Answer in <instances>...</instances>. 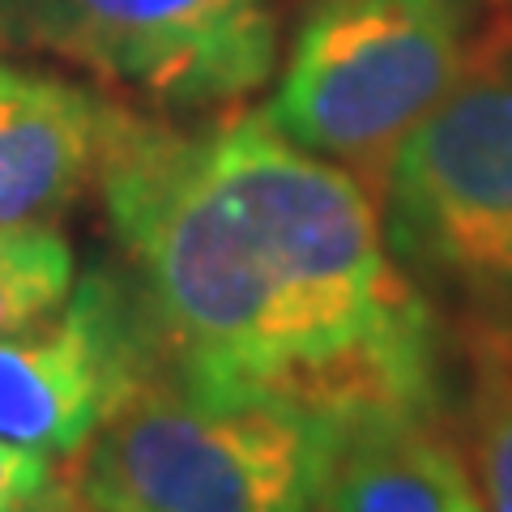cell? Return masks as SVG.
<instances>
[{
    "instance_id": "2",
    "label": "cell",
    "mask_w": 512,
    "mask_h": 512,
    "mask_svg": "<svg viewBox=\"0 0 512 512\" xmlns=\"http://www.w3.org/2000/svg\"><path fill=\"white\" fill-rule=\"evenodd\" d=\"M338 427L150 367L73 457L94 512H316Z\"/></svg>"
},
{
    "instance_id": "8",
    "label": "cell",
    "mask_w": 512,
    "mask_h": 512,
    "mask_svg": "<svg viewBox=\"0 0 512 512\" xmlns=\"http://www.w3.org/2000/svg\"><path fill=\"white\" fill-rule=\"evenodd\" d=\"M316 512H487L444 414H393L338 431Z\"/></svg>"
},
{
    "instance_id": "12",
    "label": "cell",
    "mask_w": 512,
    "mask_h": 512,
    "mask_svg": "<svg viewBox=\"0 0 512 512\" xmlns=\"http://www.w3.org/2000/svg\"><path fill=\"white\" fill-rule=\"evenodd\" d=\"M35 5V0H0V43H5V35H9V26L22 18V13Z\"/></svg>"
},
{
    "instance_id": "4",
    "label": "cell",
    "mask_w": 512,
    "mask_h": 512,
    "mask_svg": "<svg viewBox=\"0 0 512 512\" xmlns=\"http://www.w3.org/2000/svg\"><path fill=\"white\" fill-rule=\"evenodd\" d=\"M470 0H312L265 116L282 137L384 184L470 56Z\"/></svg>"
},
{
    "instance_id": "7",
    "label": "cell",
    "mask_w": 512,
    "mask_h": 512,
    "mask_svg": "<svg viewBox=\"0 0 512 512\" xmlns=\"http://www.w3.org/2000/svg\"><path fill=\"white\" fill-rule=\"evenodd\" d=\"M107 99L30 64H0V227L56 222L99 175Z\"/></svg>"
},
{
    "instance_id": "10",
    "label": "cell",
    "mask_w": 512,
    "mask_h": 512,
    "mask_svg": "<svg viewBox=\"0 0 512 512\" xmlns=\"http://www.w3.org/2000/svg\"><path fill=\"white\" fill-rule=\"evenodd\" d=\"M77 261L52 222L0 227V338L39 325L73 295Z\"/></svg>"
},
{
    "instance_id": "3",
    "label": "cell",
    "mask_w": 512,
    "mask_h": 512,
    "mask_svg": "<svg viewBox=\"0 0 512 512\" xmlns=\"http://www.w3.org/2000/svg\"><path fill=\"white\" fill-rule=\"evenodd\" d=\"M376 205L427 295L512 320V18L470 39L457 82L397 146Z\"/></svg>"
},
{
    "instance_id": "5",
    "label": "cell",
    "mask_w": 512,
    "mask_h": 512,
    "mask_svg": "<svg viewBox=\"0 0 512 512\" xmlns=\"http://www.w3.org/2000/svg\"><path fill=\"white\" fill-rule=\"evenodd\" d=\"M5 43L56 52L167 111H222L278 69L269 0H35Z\"/></svg>"
},
{
    "instance_id": "1",
    "label": "cell",
    "mask_w": 512,
    "mask_h": 512,
    "mask_svg": "<svg viewBox=\"0 0 512 512\" xmlns=\"http://www.w3.org/2000/svg\"><path fill=\"white\" fill-rule=\"evenodd\" d=\"M99 192L158 367L355 427L444 414V325L380 205L269 116L158 120L107 103Z\"/></svg>"
},
{
    "instance_id": "13",
    "label": "cell",
    "mask_w": 512,
    "mask_h": 512,
    "mask_svg": "<svg viewBox=\"0 0 512 512\" xmlns=\"http://www.w3.org/2000/svg\"><path fill=\"white\" fill-rule=\"evenodd\" d=\"M82 512H94V508H82Z\"/></svg>"
},
{
    "instance_id": "11",
    "label": "cell",
    "mask_w": 512,
    "mask_h": 512,
    "mask_svg": "<svg viewBox=\"0 0 512 512\" xmlns=\"http://www.w3.org/2000/svg\"><path fill=\"white\" fill-rule=\"evenodd\" d=\"M73 457L0 440V512H82Z\"/></svg>"
},
{
    "instance_id": "9",
    "label": "cell",
    "mask_w": 512,
    "mask_h": 512,
    "mask_svg": "<svg viewBox=\"0 0 512 512\" xmlns=\"http://www.w3.org/2000/svg\"><path fill=\"white\" fill-rule=\"evenodd\" d=\"M466 444L487 512H512V320L466 316Z\"/></svg>"
},
{
    "instance_id": "6",
    "label": "cell",
    "mask_w": 512,
    "mask_h": 512,
    "mask_svg": "<svg viewBox=\"0 0 512 512\" xmlns=\"http://www.w3.org/2000/svg\"><path fill=\"white\" fill-rule=\"evenodd\" d=\"M158 363L128 274L99 265L39 325L0 338V440L77 457Z\"/></svg>"
}]
</instances>
